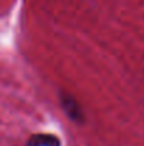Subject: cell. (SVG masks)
<instances>
[{
    "label": "cell",
    "mask_w": 144,
    "mask_h": 146,
    "mask_svg": "<svg viewBox=\"0 0 144 146\" xmlns=\"http://www.w3.org/2000/svg\"><path fill=\"white\" fill-rule=\"evenodd\" d=\"M27 146H61L59 139L54 135H33L28 142Z\"/></svg>",
    "instance_id": "7a4b0ae2"
},
{
    "label": "cell",
    "mask_w": 144,
    "mask_h": 146,
    "mask_svg": "<svg viewBox=\"0 0 144 146\" xmlns=\"http://www.w3.org/2000/svg\"><path fill=\"white\" fill-rule=\"evenodd\" d=\"M61 102H62V106H64V111L66 112V115L76 121V122H82L84 121V113H82V109L79 106V104L76 102V99L74 97H69V95H62L61 97Z\"/></svg>",
    "instance_id": "6da1fadb"
}]
</instances>
